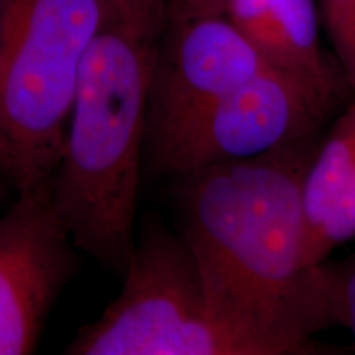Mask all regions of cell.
<instances>
[{"mask_svg": "<svg viewBox=\"0 0 355 355\" xmlns=\"http://www.w3.org/2000/svg\"><path fill=\"white\" fill-rule=\"evenodd\" d=\"M266 68L222 13L173 12L153 76L145 155Z\"/></svg>", "mask_w": 355, "mask_h": 355, "instance_id": "52a82bcc", "label": "cell"}, {"mask_svg": "<svg viewBox=\"0 0 355 355\" xmlns=\"http://www.w3.org/2000/svg\"><path fill=\"white\" fill-rule=\"evenodd\" d=\"M222 15L283 73L329 87H349L343 69L322 50L316 0H224Z\"/></svg>", "mask_w": 355, "mask_h": 355, "instance_id": "9c48e42d", "label": "cell"}, {"mask_svg": "<svg viewBox=\"0 0 355 355\" xmlns=\"http://www.w3.org/2000/svg\"><path fill=\"white\" fill-rule=\"evenodd\" d=\"M107 0H0V173L17 193L51 181L79 69Z\"/></svg>", "mask_w": 355, "mask_h": 355, "instance_id": "3957f363", "label": "cell"}, {"mask_svg": "<svg viewBox=\"0 0 355 355\" xmlns=\"http://www.w3.org/2000/svg\"><path fill=\"white\" fill-rule=\"evenodd\" d=\"M2 178H3V175L0 173V196H2Z\"/></svg>", "mask_w": 355, "mask_h": 355, "instance_id": "4fadbf2b", "label": "cell"}, {"mask_svg": "<svg viewBox=\"0 0 355 355\" xmlns=\"http://www.w3.org/2000/svg\"><path fill=\"white\" fill-rule=\"evenodd\" d=\"M303 261L326 263L355 239V94L327 123L303 178Z\"/></svg>", "mask_w": 355, "mask_h": 355, "instance_id": "ba28073f", "label": "cell"}, {"mask_svg": "<svg viewBox=\"0 0 355 355\" xmlns=\"http://www.w3.org/2000/svg\"><path fill=\"white\" fill-rule=\"evenodd\" d=\"M53 180L17 193L0 214V355L37 350L58 296L78 268Z\"/></svg>", "mask_w": 355, "mask_h": 355, "instance_id": "8992f818", "label": "cell"}, {"mask_svg": "<svg viewBox=\"0 0 355 355\" xmlns=\"http://www.w3.org/2000/svg\"><path fill=\"white\" fill-rule=\"evenodd\" d=\"M123 285L69 355H272L217 311L196 257L180 232L155 224L132 248Z\"/></svg>", "mask_w": 355, "mask_h": 355, "instance_id": "277c9868", "label": "cell"}, {"mask_svg": "<svg viewBox=\"0 0 355 355\" xmlns=\"http://www.w3.org/2000/svg\"><path fill=\"white\" fill-rule=\"evenodd\" d=\"M175 180L180 232L219 313L272 355L318 354L339 324V268L303 261L301 189L322 135Z\"/></svg>", "mask_w": 355, "mask_h": 355, "instance_id": "6da1fadb", "label": "cell"}, {"mask_svg": "<svg viewBox=\"0 0 355 355\" xmlns=\"http://www.w3.org/2000/svg\"><path fill=\"white\" fill-rule=\"evenodd\" d=\"M352 96L349 87L266 68L146 153L145 165L155 175L176 178L273 152L324 130Z\"/></svg>", "mask_w": 355, "mask_h": 355, "instance_id": "5b68a950", "label": "cell"}, {"mask_svg": "<svg viewBox=\"0 0 355 355\" xmlns=\"http://www.w3.org/2000/svg\"><path fill=\"white\" fill-rule=\"evenodd\" d=\"M318 7L334 60L355 94V0H319Z\"/></svg>", "mask_w": 355, "mask_h": 355, "instance_id": "30bf717a", "label": "cell"}, {"mask_svg": "<svg viewBox=\"0 0 355 355\" xmlns=\"http://www.w3.org/2000/svg\"><path fill=\"white\" fill-rule=\"evenodd\" d=\"M224 0H173L176 15H211L222 13Z\"/></svg>", "mask_w": 355, "mask_h": 355, "instance_id": "7c38bea8", "label": "cell"}, {"mask_svg": "<svg viewBox=\"0 0 355 355\" xmlns=\"http://www.w3.org/2000/svg\"><path fill=\"white\" fill-rule=\"evenodd\" d=\"M171 19L173 0H107L53 176L74 245L119 275L135 245L150 96Z\"/></svg>", "mask_w": 355, "mask_h": 355, "instance_id": "7a4b0ae2", "label": "cell"}, {"mask_svg": "<svg viewBox=\"0 0 355 355\" xmlns=\"http://www.w3.org/2000/svg\"><path fill=\"white\" fill-rule=\"evenodd\" d=\"M339 324L349 327L355 339V259L339 268Z\"/></svg>", "mask_w": 355, "mask_h": 355, "instance_id": "8fae6325", "label": "cell"}]
</instances>
